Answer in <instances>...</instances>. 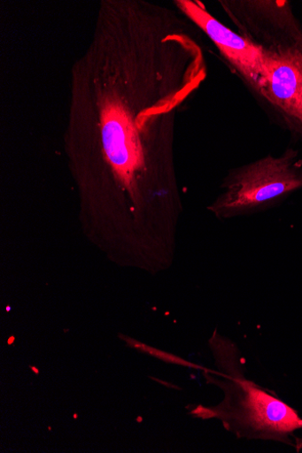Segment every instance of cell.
Masks as SVG:
<instances>
[{
    "label": "cell",
    "mask_w": 302,
    "mask_h": 453,
    "mask_svg": "<svg viewBox=\"0 0 302 453\" xmlns=\"http://www.w3.org/2000/svg\"><path fill=\"white\" fill-rule=\"evenodd\" d=\"M208 344L217 370L204 368V376L207 383L223 391L224 398L214 406H193L190 415L202 420L218 419L238 439L295 447L290 436L302 429L298 411L246 378L245 360L233 341L214 331Z\"/></svg>",
    "instance_id": "obj_1"
},
{
    "label": "cell",
    "mask_w": 302,
    "mask_h": 453,
    "mask_svg": "<svg viewBox=\"0 0 302 453\" xmlns=\"http://www.w3.org/2000/svg\"><path fill=\"white\" fill-rule=\"evenodd\" d=\"M225 191L210 207L221 219L267 210L302 189V158L287 149L236 170L226 180Z\"/></svg>",
    "instance_id": "obj_2"
},
{
    "label": "cell",
    "mask_w": 302,
    "mask_h": 453,
    "mask_svg": "<svg viewBox=\"0 0 302 453\" xmlns=\"http://www.w3.org/2000/svg\"><path fill=\"white\" fill-rule=\"evenodd\" d=\"M177 4L187 17L209 36L231 66L256 91L263 65L264 48L253 40L227 27L197 3L181 0Z\"/></svg>",
    "instance_id": "obj_5"
},
{
    "label": "cell",
    "mask_w": 302,
    "mask_h": 453,
    "mask_svg": "<svg viewBox=\"0 0 302 453\" xmlns=\"http://www.w3.org/2000/svg\"><path fill=\"white\" fill-rule=\"evenodd\" d=\"M120 339H122L123 341H125V342L127 343V345L128 347H131L133 349H136L141 352H144V353H147L149 355H151L155 357H158L163 361H166L167 363H174V364H177V365H185V366H190V367H196V368H199V369H204L205 367H202V366H198V365H196L194 364H191L188 361H185L176 356H174V355H171V354H168V353H165V352H162L159 349H153L151 347H149L143 343H141L134 339H131V338H128V337H123V335H120Z\"/></svg>",
    "instance_id": "obj_6"
},
{
    "label": "cell",
    "mask_w": 302,
    "mask_h": 453,
    "mask_svg": "<svg viewBox=\"0 0 302 453\" xmlns=\"http://www.w3.org/2000/svg\"><path fill=\"white\" fill-rule=\"evenodd\" d=\"M256 91L272 105L287 128L302 137V43L264 49Z\"/></svg>",
    "instance_id": "obj_3"
},
{
    "label": "cell",
    "mask_w": 302,
    "mask_h": 453,
    "mask_svg": "<svg viewBox=\"0 0 302 453\" xmlns=\"http://www.w3.org/2000/svg\"><path fill=\"white\" fill-rule=\"evenodd\" d=\"M104 150L117 179L131 188L144 166L143 149L136 122L117 101L105 104L101 113Z\"/></svg>",
    "instance_id": "obj_4"
}]
</instances>
